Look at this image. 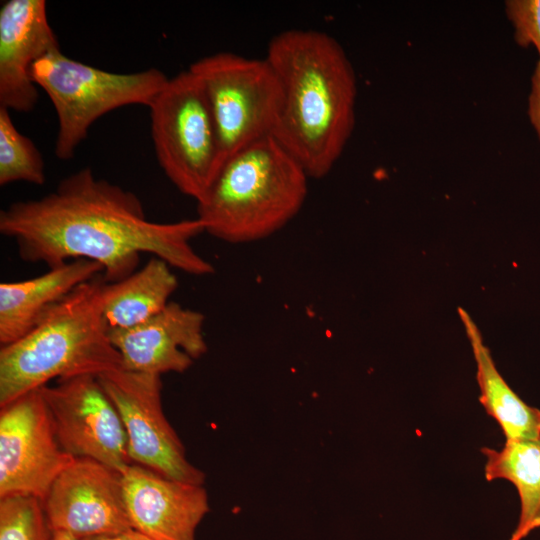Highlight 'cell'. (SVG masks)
<instances>
[{
    "instance_id": "1",
    "label": "cell",
    "mask_w": 540,
    "mask_h": 540,
    "mask_svg": "<svg viewBox=\"0 0 540 540\" xmlns=\"http://www.w3.org/2000/svg\"><path fill=\"white\" fill-rule=\"evenodd\" d=\"M0 232L15 241L25 262L53 268L86 259L103 267L107 282L131 275L146 253L194 276L214 272L191 245L205 232L198 218L151 221L136 194L97 178L89 168L63 178L41 198L1 210Z\"/></svg>"
},
{
    "instance_id": "2",
    "label": "cell",
    "mask_w": 540,
    "mask_h": 540,
    "mask_svg": "<svg viewBox=\"0 0 540 540\" xmlns=\"http://www.w3.org/2000/svg\"><path fill=\"white\" fill-rule=\"evenodd\" d=\"M265 58L281 82L273 136L309 178L326 176L355 125L357 82L342 45L326 32L291 28L273 36Z\"/></svg>"
},
{
    "instance_id": "3",
    "label": "cell",
    "mask_w": 540,
    "mask_h": 540,
    "mask_svg": "<svg viewBox=\"0 0 540 540\" xmlns=\"http://www.w3.org/2000/svg\"><path fill=\"white\" fill-rule=\"evenodd\" d=\"M105 280L96 277L53 306L20 339L0 349V407L53 380L122 369L103 316Z\"/></svg>"
},
{
    "instance_id": "4",
    "label": "cell",
    "mask_w": 540,
    "mask_h": 540,
    "mask_svg": "<svg viewBox=\"0 0 540 540\" xmlns=\"http://www.w3.org/2000/svg\"><path fill=\"white\" fill-rule=\"evenodd\" d=\"M309 176L274 136L230 156L205 195L197 218L205 232L233 244L264 239L302 208Z\"/></svg>"
},
{
    "instance_id": "5",
    "label": "cell",
    "mask_w": 540,
    "mask_h": 540,
    "mask_svg": "<svg viewBox=\"0 0 540 540\" xmlns=\"http://www.w3.org/2000/svg\"><path fill=\"white\" fill-rule=\"evenodd\" d=\"M30 75L55 108V154L61 160L74 156L98 118L127 105L149 107L169 79L157 68L134 73L106 71L69 58L60 49L37 60Z\"/></svg>"
},
{
    "instance_id": "6",
    "label": "cell",
    "mask_w": 540,
    "mask_h": 540,
    "mask_svg": "<svg viewBox=\"0 0 540 540\" xmlns=\"http://www.w3.org/2000/svg\"><path fill=\"white\" fill-rule=\"evenodd\" d=\"M148 108L160 167L179 191L199 201L222 166L217 129L201 83L188 68L169 78Z\"/></svg>"
},
{
    "instance_id": "7",
    "label": "cell",
    "mask_w": 540,
    "mask_h": 540,
    "mask_svg": "<svg viewBox=\"0 0 540 540\" xmlns=\"http://www.w3.org/2000/svg\"><path fill=\"white\" fill-rule=\"evenodd\" d=\"M189 70L206 95L217 129L222 165L242 148L273 136L282 110L283 91L277 73L265 57L247 58L222 51L196 60Z\"/></svg>"
},
{
    "instance_id": "8",
    "label": "cell",
    "mask_w": 540,
    "mask_h": 540,
    "mask_svg": "<svg viewBox=\"0 0 540 540\" xmlns=\"http://www.w3.org/2000/svg\"><path fill=\"white\" fill-rule=\"evenodd\" d=\"M97 377L120 415L132 464L173 480L204 485V472L187 459L163 411L161 376L115 369Z\"/></svg>"
},
{
    "instance_id": "9",
    "label": "cell",
    "mask_w": 540,
    "mask_h": 540,
    "mask_svg": "<svg viewBox=\"0 0 540 540\" xmlns=\"http://www.w3.org/2000/svg\"><path fill=\"white\" fill-rule=\"evenodd\" d=\"M75 458L61 447L40 389L0 407V499L41 501Z\"/></svg>"
},
{
    "instance_id": "10",
    "label": "cell",
    "mask_w": 540,
    "mask_h": 540,
    "mask_svg": "<svg viewBox=\"0 0 540 540\" xmlns=\"http://www.w3.org/2000/svg\"><path fill=\"white\" fill-rule=\"evenodd\" d=\"M57 439L74 458H89L123 472L132 464L120 415L95 375L40 388Z\"/></svg>"
},
{
    "instance_id": "11",
    "label": "cell",
    "mask_w": 540,
    "mask_h": 540,
    "mask_svg": "<svg viewBox=\"0 0 540 540\" xmlns=\"http://www.w3.org/2000/svg\"><path fill=\"white\" fill-rule=\"evenodd\" d=\"M52 531L77 538L118 534L131 527L123 473L89 458H75L42 500Z\"/></svg>"
},
{
    "instance_id": "12",
    "label": "cell",
    "mask_w": 540,
    "mask_h": 540,
    "mask_svg": "<svg viewBox=\"0 0 540 540\" xmlns=\"http://www.w3.org/2000/svg\"><path fill=\"white\" fill-rule=\"evenodd\" d=\"M204 321L201 312L170 301L147 321L108 333L123 370L161 376L185 372L207 352Z\"/></svg>"
},
{
    "instance_id": "13",
    "label": "cell",
    "mask_w": 540,
    "mask_h": 540,
    "mask_svg": "<svg viewBox=\"0 0 540 540\" xmlns=\"http://www.w3.org/2000/svg\"><path fill=\"white\" fill-rule=\"evenodd\" d=\"M122 473L133 529L153 540H196L197 528L209 512L203 485L173 480L137 464Z\"/></svg>"
},
{
    "instance_id": "14",
    "label": "cell",
    "mask_w": 540,
    "mask_h": 540,
    "mask_svg": "<svg viewBox=\"0 0 540 540\" xmlns=\"http://www.w3.org/2000/svg\"><path fill=\"white\" fill-rule=\"evenodd\" d=\"M60 49L45 0H8L0 8V106L29 112L38 102L32 65Z\"/></svg>"
},
{
    "instance_id": "15",
    "label": "cell",
    "mask_w": 540,
    "mask_h": 540,
    "mask_svg": "<svg viewBox=\"0 0 540 540\" xmlns=\"http://www.w3.org/2000/svg\"><path fill=\"white\" fill-rule=\"evenodd\" d=\"M94 261L77 259L49 268L39 276L0 283V345L31 331L57 303L81 284L103 273Z\"/></svg>"
},
{
    "instance_id": "16",
    "label": "cell",
    "mask_w": 540,
    "mask_h": 540,
    "mask_svg": "<svg viewBox=\"0 0 540 540\" xmlns=\"http://www.w3.org/2000/svg\"><path fill=\"white\" fill-rule=\"evenodd\" d=\"M458 314L472 348L484 410L497 422L505 440L540 438V409L525 403L505 381L468 312L458 308Z\"/></svg>"
},
{
    "instance_id": "17",
    "label": "cell",
    "mask_w": 540,
    "mask_h": 540,
    "mask_svg": "<svg viewBox=\"0 0 540 540\" xmlns=\"http://www.w3.org/2000/svg\"><path fill=\"white\" fill-rule=\"evenodd\" d=\"M164 260L153 256L128 277L104 283L103 316L108 330L141 324L162 311L178 287Z\"/></svg>"
},
{
    "instance_id": "18",
    "label": "cell",
    "mask_w": 540,
    "mask_h": 540,
    "mask_svg": "<svg viewBox=\"0 0 540 540\" xmlns=\"http://www.w3.org/2000/svg\"><path fill=\"white\" fill-rule=\"evenodd\" d=\"M484 476L512 483L518 493L520 512L509 540H523L540 528V438L505 440L501 449L481 448Z\"/></svg>"
},
{
    "instance_id": "19",
    "label": "cell",
    "mask_w": 540,
    "mask_h": 540,
    "mask_svg": "<svg viewBox=\"0 0 540 540\" xmlns=\"http://www.w3.org/2000/svg\"><path fill=\"white\" fill-rule=\"evenodd\" d=\"M43 185V157L30 138L15 126L10 111L0 106V185L14 182Z\"/></svg>"
},
{
    "instance_id": "20",
    "label": "cell",
    "mask_w": 540,
    "mask_h": 540,
    "mask_svg": "<svg viewBox=\"0 0 540 540\" xmlns=\"http://www.w3.org/2000/svg\"><path fill=\"white\" fill-rule=\"evenodd\" d=\"M42 501L33 496L0 499V540H51Z\"/></svg>"
},
{
    "instance_id": "21",
    "label": "cell",
    "mask_w": 540,
    "mask_h": 540,
    "mask_svg": "<svg viewBox=\"0 0 540 540\" xmlns=\"http://www.w3.org/2000/svg\"><path fill=\"white\" fill-rule=\"evenodd\" d=\"M505 12L517 44L533 46L540 56V0H508Z\"/></svg>"
},
{
    "instance_id": "22",
    "label": "cell",
    "mask_w": 540,
    "mask_h": 540,
    "mask_svg": "<svg viewBox=\"0 0 540 540\" xmlns=\"http://www.w3.org/2000/svg\"><path fill=\"white\" fill-rule=\"evenodd\" d=\"M528 117L540 141V60L531 78V91L528 97Z\"/></svg>"
},
{
    "instance_id": "23",
    "label": "cell",
    "mask_w": 540,
    "mask_h": 540,
    "mask_svg": "<svg viewBox=\"0 0 540 540\" xmlns=\"http://www.w3.org/2000/svg\"><path fill=\"white\" fill-rule=\"evenodd\" d=\"M82 540H153V539H151L150 537L144 535L143 533L133 528H130L118 534L89 537Z\"/></svg>"
},
{
    "instance_id": "24",
    "label": "cell",
    "mask_w": 540,
    "mask_h": 540,
    "mask_svg": "<svg viewBox=\"0 0 540 540\" xmlns=\"http://www.w3.org/2000/svg\"><path fill=\"white\" fill-rule=\"evenodd\" d=\"M51 540H82L80 538H77L69 533L62 532V531H52V537Z\"/></svg>"
}]
</instances>
